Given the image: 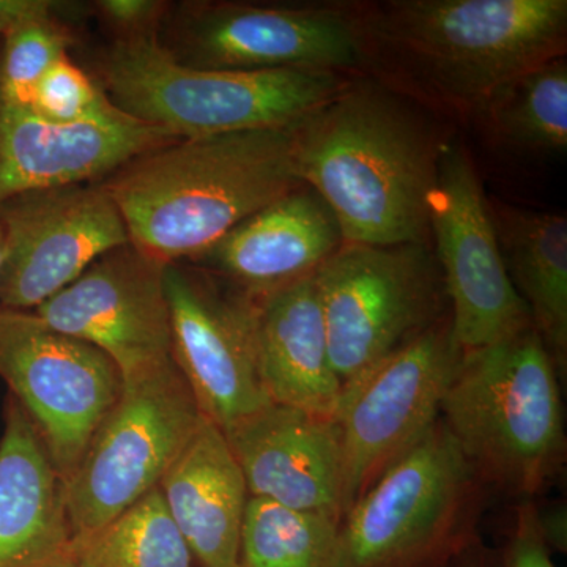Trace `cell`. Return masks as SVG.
Segmentation results:
<instances>
[{"instance_id":"cell-1","label":"cell","mask_w":567,"mask_h":567,"mask_svg":"<svg viewBox=\"0 0 567 567\" xmlns=\"http://www.w3.org/2000/svg\"><path fill=\"white\" fill-rule=\"evenodd\" d=\"M439 152L398 100L360 85L293 126L298 178L333 212L344 245H424Z\"/></svg>"},{"instance_id":"cell-2","label":"cell","mask_w":567,"mask_h":567,"mask_svg":"<svg viewBox=\"0 0 567 567\" xmlns=\"http://www.w3.org/2000/svg\"><path fill=\"white\" fill-rule=\"evenodd\" d=\"M293 126L178 140L125 164L103 185L132 245L163 265L194 260L300 188Z\"/></svg>"},{"instance_id":"cell-3","label":"cell","mask_w":567,"mask_h":567,"mask_svg":"<svg viewBox=\"0 0 567 567\" xmlns=\"http://www.w3.org/2000/svg\"><path fill=\"white\" fill-rule=\"evenodd\" d=\"M104 93L175 140L287 128L347 87L333 71H227L185 65L156 31L122 37L102 65Z\"/></svg>"},{"instance_id":"cell-4","label":"cell","mask_w":567,"mask_h":567,"mask_svg":"<svg viewBox=\"0 0 567 567\" xmlns=\"http://www.w3.org/2000/svg\"><path fill=\"white\" fill-rule=\"evenodd\" d=\"M440 417L477 477L536 494L566 447L557 365L536 328L464 352Z\"/></svg>"},{"instance_id":"cell-5","label":"cell","mask_w":567,"mask_h":567,"mask_svg":"<svg viewBox=\"0 0 567 567\" xmlns=\"http://www.w3.org/2000/svg\"><path fill=\"white\" fill-rule=\"evenodd\" d=\"M566 0H404L379 35L447 99L481 107L496 89L566 50Z\"/></svg>"},{"instance_id":"cell-6","label":"cell","mask_w":567,"mask_h":567,"mask_svg":"<svg viewBox=\"0 0 567 567\" xmlns=\"http://www.w3.org/2000/svg\"><path fill=\"white\" fill-rule=\"evenodd\" d=\"M477 475L442 417L341 518L331 567H427L461 537Z\"/></svg>"},{"instance_id":"cell-7","label":"cell","mask_w":567,"mask_h":567,"mask_svg":"<svg viewBox=\"0 0 567 567\" xmlns=\"http://www.w3.org/2000/svg\"><path fill=\"white\" fill-rule=\"evenodd\" d=\"M204 420L173 357L123 380L117 402L65 484L73 539L103 527L158 487Z\"/></svg>"},{"instance_id":"cell-8","label":"cell","mask_w":567,"mask_h":567,"mask_svg":"<svg viewBox=\"0 0 567 567\" xmlns=\"http://www.w3.org/2000/svg\"><path fill=\"white\" fill-rule=\"evenodd\" d=\"M316 281L342 388L434 323L439 274L423 244L346 245Z\"/></svg>"},{"instance_id":"cell-9","label":"cell","mask_w":567,"mask_h":567,"mask_svg":"<svg viewBox=\"0 0 567 567\" xmlns=\"http://www.w3.org/2000/svg\"><path fill=\"white\" fill-rule=\"evenodd\" d=\"M462 354L451 322H434L342 388L334 413L342 443L341 518L434 427Z\"/></svg>"},{"instance_id":"cell-10","label":"cell","mask_w":567,"mask_h":567,"mask_svg":"<svg viewBox=\"0 0 567 567\" xmlns=\"http://www.w3.org/2000/svg\"><path fill=\"white\" fill-rule=\"evenodd\" d=\"M0 379L25 410L55 473L69 483L122 393L117 364L52 330L33 311L0 306Z\"/></svg>"},{"instance_id":"cell-11","label":"cell","mask_w":567,"mask_h":567,"mask_svg":"<svg viewBox=\"0 0 567 567\" xmlns=\"http://www.w3.org/2000/svg\"><path fill=\"white\" fill-rule=\"evenodd\" d=\"M429 229L453 305L451 333L464 352L533 327L527 305L507 274L475 166L456 142L440 147L429 194Z\"/></svg>"},{"instance_id":"cell-12","label":"cell","mask_w":567,"mask_h":567,"mask_svg":"<svg viewBox=\"0 0 567 567\" xmlns=\"http://www.w3.org/2000/svg\"><path fill=\"white\" fill-rule=\"evenodd\" d=\"M0 306L33 311L96 259L132 244L104 185L39 189L0 205Z\"/></svg>"},{"instance_id":"cell-13","label":"cell","mask_w":567,"mask_h":567,"mask_svg":"<svg viewBox=\"0 0 567 567\" xmlns=\"http://www.w3.org/2000/svg\"><path fill=\"white\" fill-rule=\"evenodd\" d=\"M164 267L123 245L33 312L52 330L102 350L128 379L173 357Z\"/></svg>"},{"instance_id":"cell-14","label":"cell","mask_w":567,"mask_h":567,"mask_svg":"<svg viewBox=\"0 0 567 567\" xmlns=\"http://www.w3.org/2000/svg\"><path fill=\"white\" fill-rule=\"evenodd\" d=\"M173 360L223 434L274 404L257 363L251 301L223 297L181 264L164 267Z\"/></svg>"},{"instance_id":"cell-15","label":"cell","mask_w":567,"mask_h":567,"mask_svg":"<svg viewBox=\"0 0 567 567\" xmlns=\"http://www.w3.org/2000/svg\"><path fill=\"white\" fill-rule=\"evenodd\" d=\"M185 65L227 71H333L357 65V24L333 9H274L218 3L183 25Z\"/></svg>"},{"instance_id":"cell-16","label":"cell","mask_w":567,"mask_h":567,"mask_svg":"<svg viewBox=\"0 0 567 567\" xmlns=\"http://www.w3.org/2000/svg\"><path fill=\"white\" fill-rule=\"evenodd\" d=\"M173 134L118 110L99 121L61 125L31 107L0 102V205L39 189L95 183Z\"/></svg>"},{"instance_id":"cell-17","label":"cell","mask_w":567,"mask_h":567,"mask_svg":"<svg viewBox=\"0 0 567 567\" xmlns=\"http://www.w3.org/2000/svg\"><path fill=\"white\" fill-rule=\"evenodd\" d=\"M224 435L249 496L341 524L342 443L333 417L270 404Z\"/></svg>"},{"instance_id":"cell-18","label":"cell","mask_w":567,"mask_h":567,"mask_svg":"<svg viewBox=\"0 0 567 567\" xmlns=\"http://www.w3.org/2000/svg\"><path fill=\"white\" fill-rule=\"evenodd\" d=\"M341 245L333 212L301 185L235 226L194 262L257 298L315 275Z\"/></svg>"},{"instance_id":"cell-19","label":"cell","mask_w":567,"mask_h":567,"mask_svg":"<svg viewBox=\"0 0 567 567\" xmlns=\"http://www.w3.org/2000/svg\"><path fill=\"white\" fill-rule=\"evenodd\" d=\"M65 484L9 393L0 436V567H73Z\"/></svg>"},{"instance_id":"cell-20","label":"cell","mask_w":567,"mask_h":567,"mask_svg":"<svg viewBox=\"0 0 567 567\" xmlns=\"http://www.w3.org/2000/svg\"><path fill=\"white\" fill-rule=\"evenodd\" d=\"M248 300L257 363L270 401L334 420L342 385L331 364L316 274Z\"/></svg>"},{"instance_id":"cell-21","label":"cell","mask_w":567,"mask_h":567,"mask_svg":"<svg viewBox=\"0 0 567 567\" xmlns=\"http://www.w3.org/2000/svg\"><path fill=\"white\" fill-rule=\"evenodd\" d=\"M158 487L197 566L238 567L249 494L221 429L204 420Z\"/></svg>"},{"instance_id":"cell-22","label":"cell","mask_w":567,"mask_h":567,"mask_svg":"<svg viewBox=\"0 0 567 567\" xmlns=\"http://www.w3.org/2000/svg\"><path fill=\"white\" fill-rule=\"evenodd\" d=\"M507 274L555 365L567 357V221L551 213L492 208Z\"/></svg>"},{"instance_id":"cell-23","label":"cell","mask_w":567,"mask_h":567,"mask_svg":"<svg viewBox=\"0 0 567 567\" xmlns=\"http://www.w3.org/2000/svg\"><path fill=\"white\" fill-rule=\"evenodd\" d=\"M73 567H196L159 487L89 535L73 539Z\"/></svg>"},{"instance_id":"cell-24","label":"cell","mask_w":567,"mask_h":567,"mask_svg":"<svg viewBox=\"0 0 567 567\" xmlns=\"http://www.w3.org/2000/svg\"><path fill=\"white\" fill-rule=\"evenodd\" d=\"M506 141L532 151L567 148V63L565 55L543 63L496 89L483 104Z\"/></svg>"},{"instance_id":"cell-25","label":"cell","mask_w":567,"mask_h":567,"mask_svg":"<svg viewBox=\"0 0 567 567\" xmlns=\"http://www.w3.org/2000/svg\"><path fill=\"white\" fill-rule=\"evenodd\" d=\"M338 518L249 496L238 567H331Z\"/></svg>"},{"instance_id":"cell-26","label":"cell","mask_w":567,"mask_h":567,"mask_svg":"<svg viewBox=\"0 0 567 567\" xmlns=\"http://www.w3.org/2000/svg\"><path fill=\"white\" fill-rule=\"evenodd\" d=\"M0 102L31 107L33 92L48 70L66 58L69 33L52 14L28 18L3 33Z\"/></svg>"},{"instance_id":"cell-27","label":"cell","mask_w":567,"mask_h":567,"mask_svg":"<svg viewBox=\"0 0 567 567\" xmlns=\"http://www.w3.org/2000/svg\"><path fill=\"white\" fill-rule=\"evenodd\" d=\"M31 110L44 121L61 125L99 121L118 111L103 89L74 65L69 55L41 78Z\"/></svg>"},{"instance_id":"cell-28","label":"cell","mask_w":567,"mask_h":567,"mask_svg":"<svg viewBox=\"0 0 567 567\" xmlns=\"http://www.w3.org/2000/svg\"><path fill=\"white\" fill-rule=\"evenodd\" d=\"M104 20L123 32V37L155 31L164 3L153 0H102L96 2Z\"/></svg>"},{"instance_id":"cell-29","label":"cell","mask_w":567,"mask_h":567,"mask_svg":"<svg viewBox=\"0 0 567 567\" xmlns=\"http://www.w3.org/2000/svg\"><path fill=\"white\" fill-rule=\"evenodd\" d=\"M509 567H555L546 540L537 527V513L532 505H525L518 511Z\"/></svg>"},{"instance_id":"cell-30","label":"cell","mask_w":567,"mask_h":567,"mask_svg":"<svg viewBox=\"0 0 567 567\" xmlns=\"http://www.w3.org/2000/svg\"><path fill=\"white\" fill-rule=\"evenodd\" d=\"M58 3L47 0H0V35L28 18L52 14Z\"/></svg>"},{"instance_id":"cell-31","label":"cell","mask_w":567,"mask_h":567,"mask_svg":"<svg viewBox=\"0 0 567 567\" xmlns=\"http://www.w3.org/2000/svg\"><path fill=\"white\" fill-rule=\"evenodd\" d=\"M537 527H539L540 535H543L547 546L551 544L558 550H566L567 522L565 509L547 511L544 516L537 514Z\"/></svg>"},{"instance_id":"cell-32","label":"cell","mask_w":567,"mask_h":567,"mask_svg":"<svg viewBox=\"0 0 567 567\" xmlns=\"http://www.w3.org/2000/svg\"><path fill=\"white\" fill-rule=\"evenodd\" d=\"M2 254H3V248H2V229H0V265H2Z\"/></svg>"}]
</instances>
